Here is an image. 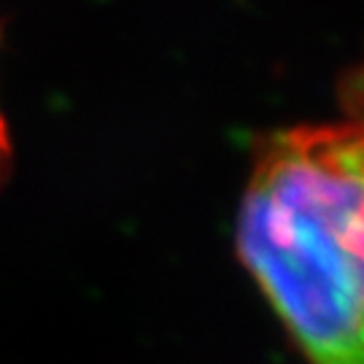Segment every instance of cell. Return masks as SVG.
<instances>
[{
	"label": "cell",
	"instance_id": "obj_1",
	"mask_svg": "<svg viewBox=\"0 0 364 364\" xmlns=\"http://www.w3.org/2000/svg\"><path fill=\"white\" fill-rule=\"evenodd\" d=\"M237 243L308 364H364V127H299L264 149Z\"/></svg>",
	"mask_w": 364,
	"mask_h": 364
},
{
	"label": "cell",
	"instance_id": "obj_2",
	"mask_svg": "<svg viewBox=\"0 0 364 364\" xmlns=\"http://www.w3.org/2000/svg\"><path fill=\"white\" fill-rule=\"evenodd\" d=\"M353 111H356V117H359L356 124H364V70L359 73V78L353 81Z\"/></svg>",
	"mask_w": 364,
	"mask_h": 364
},
{
	"label": "cell",
	"instance_id": "obj_3",
	"mask_svg": "<svg viewBox=\"0 0 364 364\" xmlns=\"http://www.w3.org/2000/svg\"><path fill=\"white\" fill-rule=\"evenodd\" d=\"M9 168V135H6V124H3V117H0V178Z\"/></svg>",
	"mask_w": 364,
	"mask_h": 364
},
{
	"label": "cell",
	"instance_id": "obj_4",
	"mask_svg": "<svg viewBox=\"0 0 364 364\" xmlns=\"http://www.w3.org/2000/svg\"><path fill=\"white\" fill-rule=\"evenodd\" d=\"M362 127H364V124H362Z\"/></svg>",
	"mask_w": 364,
	"mask_h": 364
}]
</instances>
